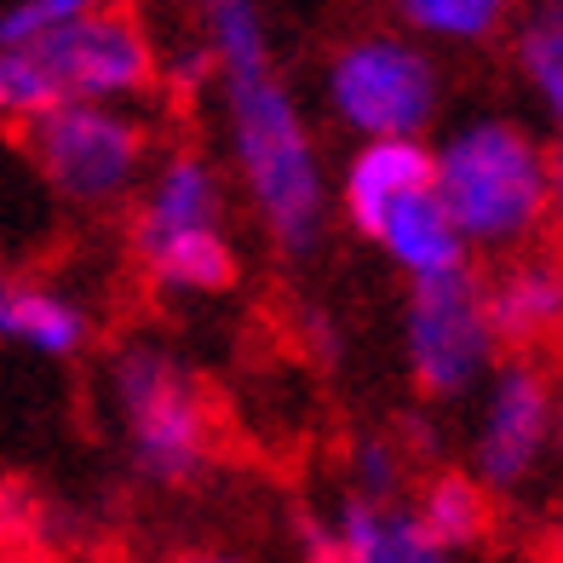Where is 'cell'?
Returning a JSON list of instances; mask_svg holds the SVG:
<instances>
[{
    "instance_id": "obj_1",
    "label": "cell",
    "mask_w": 563,
    "mask_h": 563,
    "mask_svg": "<svg viewBox=\"0 0 563 563\" xmlns=\"http://www.w3.org/2000/svg\"><path fill=\"white\" fill-rule=\"evenodd\" d=\"M201 30L219 64L213 87L247 213L282 260H311L328 230V173L311 121L271 58L260 0H201Z\"/></svg>"
},
{
    "instance_id": "obj_2",
    "label": "cell",
    "mask_w": 563,
    "mask_h": 563,
    "mask_svg": "<svg viewBox=\"0 0 563 563\" xmlns=\"http://www.w3.org/2000/svg\"><path fill=\"white\" fill-rule=\"evenodd\" d=\"M438 150V196L472 253H529L558 208V150L506 110L460 115Z\"/></svg>"
},
{
    "instance_id": "obj_3",
    "label": "cell",
    "mask_w": 563,
    "mask_h": 563,
    "mask_svg": "<svg viewBox=\"0 0 563 563\" xmlns=\"http://www.w3.org/2000/svg\"><path fill=\"white\" fill-rule=\"evenodd\" d=\"M144 276L167 294H224L236 282V247L224 236V178L208 156L173 150L150 167L133 213Z\"/></svg>"
},
{
    "instance_id": "obj_4",
    "label": "cell",
    "mask_w": 563,
    "mask_h": 563,
    "mask_svg": "<svg viewBox=\"0 0 563 563\" xmlns=\"http://www.w3.org/2000/svg\"><path fill=\"white\" fill-rule=\"evenodd\" d=\"M322 104L356 144L426 139L443 110L438 53L408 30H363L334 46L322 69Z\"/></svg>"
},
{
    "instance_id": "obj_5",
    "label": "cell",
    "mask_w": 563,
    "mask_h": 563,
    "mask_svg": "<svg viewBox=\"0 0 563 563\" xmlns=\"http://www.w3.org/2000/svg\"><path fill=\"white\" fill-rule=\"evenodd\" d=\"M110 397L121 420L126 460L144 483L156 489H185V483L208 466L213 426L208 402L190 368L162 345H121L110 356Z\"/></svg>"
},
{
    "instance_id": "obj_6",
    "label": "cell",
    "mask_w": 563,
    "mask_h": 563,
    "mask_svg": "<svg viewBox=\"0 0 563 563\" xmlns=\"http://www.w3.org/2000/svg\"><path fill=\"white\" fill-rule=\"evenodd\" d=\"M23 150L53 196L75 208H115L150 178V126L121 104H58L23 121Z\"/></svg>"
},
{
    "instance_id": "obj_7",
    "label": "cell",
    "mask_w": 563,
    "mask_h": 563,
    "mask_svg": "<svg viewBox=\"0 0 563 563\" xmlns=\"http://www.w3.org/2000/svg\"><path fill=\"white\" fill-rule=\"evenodd\" d=\"M500 334L472 271L415 282L402 299V368L426 402H466L489 386Z\"/></svg>"
},
{
    "instance_id": "obj_8",
    "label": "cell",
    "mask_w": 563,
    "mask_h": 563,
    "mask_svg": "<svg viewBox=\"0 0 563 563\" xmlns=\"http://www.w3.org/2000/svg\"><path fill=\"white\" fill-rule=\"evenodd\" d=\"M558 386L541 363L511 356L489 374L477 391V420H472V477L489 495H518L529 489L541 466L558 449Z\"/></svg>"
},
{
    "instance_id": "obj_9",
    "label": "cell",
    "mask_w": 563,
    "mask_h": 563,
    "mask_svg": "<svg viewBox=\"0 0 563 563\" xmlns=\"http://www.w3.org/2000/svg\"><path fill=\"white\" fill-rule=\"evenodd\" d=\"M23 53L35 58V69L46 75L58 104H133L156 87V41L139 23V12L110 7L98 18H81L69 30H53L30 41Z\"/></svg>"
},
{
    "instance_id": "obj_10",
    "label": "cell",
    "mask_w": 563,
    "mask_h": 563,
    "mask_svg": "<svg viewBox=\"0 0 563 563\" xmlns=\"http://www.w3.org/2000/svg\"><path fill=\"white\" fill-rule=\"evenodd\" d=\"M420 190H438V150L426 139H374V144H356L345 167H340V213L356 236H379L408 196Z\"/></svg>"
},
{
    "instance_id": "obj_11",
    "label": "cell",
    "mask_w": 563,
    "mask_h": 563,
    "mask_svg": "<svg viewBox=\"0 0 563 563\" xmlns=\"http://www.w3.org/2000/svg\"><path fill=\"white\" fill-rule=\"evenodd\" d=\"M489 322L500 345L541 351L563 340V253H511L483 276Z\"/></svg>"
},
{
    "instance_id": "obj_12",
    "label": "cell",
    "mask_w": 563,
    "mask_h": 563,
    "mask_svg": "<svg viewBox=\"0 0 563 563\" xmlns=\"http://www.w3.org/2000/svg\"><path fill=\"white\" fill-rule=\"evenodd\" d=\"M374 247L397 265V276L408 282V288H415V282H443V276L472 271V242L460 236V224L443 208L438 190L408 196L402 208L379 224Z\"/></svg>"
},
{
    "instance_id": "obj_13",
    "label": "cell",
    "mask_w": 563,
    "mask_h": 563,
    "mask_svg": "<svg viewBox=\"0 0 563 563\" xmlns=\"http://www.w3.org/2000/svg\"><path fill=\"white\" fill-rule=\"evenodd\" d=\"M334 523L345 541V563H454V552L431 541L426 523L415 518V506H402V500L340 495Z\"/></svg>"
},
{
    "instance_id": "obj_14",
    "label": "cell",
    "mask_w": 563,
    "mask_h": 563,
    "mask_svg": "<svg viewBox=\"0 0 563 563\" xmlns=\"http://www.w3.org/2000/svg\"><path fill=\"white\" fill-rule=\"evenodd\" d=\"M87 311L58 288L35 282H0V345H23L35 356H75L87 345Z\"/></svg>"
},
{
    "instance_id": "obj_15",
    "label": "cell",
    "mask_w": 563,
    "mask_h": 563,
    "mask_svg": "<svg viewBox=\"0 0 563 563\" xmlns=\"http://www.w3.org/2000/svg\"><path fill=\"white\" fill-rule=\"evenodd\" d=\"M511 69L552 126V150H563V0H529L511 23Z\"/></svg>"
},
{
    "instance_id": "obj_16",
    "label": "cell",
    "mask_w": 563,
    "mask_h": 563,
    "mask_svg": "<svg viewBox=\"0 0 563 563\" xmlns=\"http://www.w3.org/2000/svg\"><path fill=\"white\" fill-rule=\"evenodd\" d=\"M397 23L426 46H483L518 23V0H391Z\"/></svg>"
},
{
    "instance_id": "obj_17",
    "label": "cell",
    "mask_w": 563,
    "mask_h": 563,
    "mask_svg": "<svg viewBox=\"0 0 563 563\" xmlns=\"http://www.w3.org/2000/svg\"><path fill=\"white\" fill-rule=\"evenodd\" d=\"M415 518L443 552H466L489 534V489L472 472H438V477H426Z\"/></svg>"
},
{
    "instance_id": "obj_18",
    "label": "cell",
    "mask_w": 563,
    "mask_h": 563,
    "mask_svg": "<svg viewBox=\"0 0 563 563\" xmlns=\"http://www.w3.org/2000/svg\"><path fill=\"white\" fill-rule=\"evenodd\" d=\"M121 7V0H12L7 12H0V46H30L53 30H69V23L81 18H98Z\"/></svg>"
},
{
    "instance_id": "obj_19",
    "label": "cell",
    "mask_w": 563,
    "mask_h": 563,
    "mask_svg": "<svg viewBox=\"0 0 563 563\" xmlns=\"http://www.w3.org/2000/svg\"><path fill=\"white\" fill-rule=\"evenodd\" d=\"M351 495H363V500H397L402 489V454L391 438H356L351 443Z\"/></svg>"
},
{
    "instance_id": "obj_20",
    "label": "cell",
    "mask_w": 563,
    "mask_h": 563,
    "mask_svg": "<svg viewBox=\"0 0 563 563\" xmlns=\"http://www.w3.org/2000/svg\"><path fill=\"white\" fill-rule=\"evenodd\" d=\"M299 547H305V563H345V541H340V523L305 518V523H299Z\"/></svg>"
},
{
    "instance_id": "obj_21",
    "label": "cell",
    "mask_w": 563,
    "mask_h": 563,
    "mask_svg": "<svg viewBox=\"0 0 563 563\" xmlns=\"http://www.w3.org/2000/svg\"><path fill=\"white\" fill-rule=\"evenodd\" d=\"M547 563H563V500H558L552 523H547Z\"/></svg>"
},
{
    "instance_id": "obj_22",
    "label": "cell",
    "mask_w": 563,
    "mask_h": 563,
    "mask_svg": "<svg viewBox=\"0 0 563 563\" xmlns=\"http://www.w3.org/2000/svg\"><path fill=\"white\" fill-rule=\"evenodd\" d=\"M552 224H558V236H563V150H558V208H552Z\"/></svg>"
},
{
    "instance_id": "obj_23",
    "label": "cell",
    "mask_w": 563,
    "mask_h": 563,
    "mask_svg": "<svg viewBox=\"0 0 563 563\" xmlns=\"http://www.w3.org/2000/svg\"><path fill=\"white\" fill-rule=\"evenodd\" d=\"M185 563H242V558H185Z\"/></svg>"
}]
</instances>
